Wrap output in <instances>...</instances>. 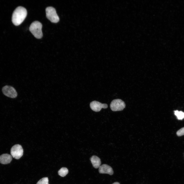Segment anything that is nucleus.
I'll use <instances>...</instances> for the list:
<instances>
[{"instance_id": "1", "label": "nucleus", "mask_w": 184, "mask_h": 184, "mask_svg": "<svg viewBox=\"0 0 184 184\" xmlns=\"http://www.w3.org/2000/svg\"><path fill=\"white\" fill-rule=\"evenodd\" d=\"M27 12L24 7L19 6L14 10L12 16V21L15 26L20 25L26 18Z\"/></svg>"}, {"instance_id": "11", "label": "nucleus", "mask_w": 184, "mask_h": 184, "mask_svg": "<svg viewBox=\"0 0 184 184\" xmlns=\"http://www.w3.org/2000/svg\"><path fill=\"white\" fill-rule=\"evenodd\" d=\"M68 169L65 167L61 168L58 171L59 175L62 177H64L68 173Z\"/></svg>"}, {"instance_id": "6", "label": "nucleus", "mask_w": 184, "mask_h": 184, "mask_svg": "<svg viewBox=\"0 0 184 184\" xmlns=\"http://www.w3.org/2000/svg\"><path fill=\"white\" fill-rule=\"evenodd\" d=\"M2 91L4 95L10 98H15L17 96V93L15 89L11 86L6 85L4 86Z\"/></svg>"}, {"instance_id": "9", "label": "nucleus", "mask_w": 184, "mask_h": 184, "mask_svg": "<svg viewBox=\"0 0 184 184\" xmlns=\"http://www.w3.org/2000/svg\"><path fill=\"white\" fill-rule=\"evenodd\" d=\"M11 155L7 154H4L0 156V163L6 164L10 163L12 160Z\"/></svg>"}, {"instance_id": "15", "label": "nucleus", "mask_w": 184, "mask_h": 184, "mask_svg": "<svg viewBox=\"0 0 184 184\" xmlns=\"http://www.w3.org/2000/svg\"><path fill=\"white\" fill-rule=\"evenodd\" d=\"M112 184H120L118 182H114Z\"/></svg>"}, {"instance_id": "7", "label": "nucleus", "mask_w": 184, "mask_h": 184, "mask_svg": "<svg viewBox=\"0 0 184 184\" xmlns=\"http://www.w3.org/2000/svg\"><path fill=\"white\" fill-rule=\"evenodd\" d=\"M90 106V108L96 112L99 111L102 108L106 109L108 107L107 104L102 103L96 101H94L91 102Z\"/></svg>"}, {"instance_id": "3", "label": "nucleus", "mask_w": 184, "mask_h": 184, "mask_svg": "<svg viewBox=\"0 0 184 184\" xmlns=\"http://www.w3.org/2000/svg\"><path fill=\"white\" fill-rule=\"evenodd\" d=\"M47 18L52 22L56 23L59 20V18L55 9L52 7H48L45 9Z\"/></svg>"}, {"instance_id": "5", "label": "nucleus", "mask_w": 184, "mask_h": 184, "mask_svg": "<svg viewBox=\"0 0 184 184\" xmlns=\"http://www.w3.org/2000/svg\"><path fill=\"white\" fill-rule=\"evenodd\" d=\"M23 150L20 145L17 144L12 147L10 150L12 156L16 159H19L23 155Z\"/></svg>"}, {"instance_id": "14", "label": "nucleus", "mask_w": 184, "mask_h": 184, "mask_svg": "<svg viewBox=\"0 0 184 184\" xmlns=\"http://www.w3.org/2000/svg\"><path fill=\"white\" fill-rule=\"evenodd\" d=\"M176 134L178 136L184 135V127L178 130L176 132Z\"/></svg>"}, {"instance_id": "13", "label": "nucleus", "mask_w": 184, "mask_h": 184, "mask_svg": "<svg viewBox=\"0 0 184 184\" xmlns=\"http://www.w3.org/2000/svg\"><path fill=\"white\" fill-rule=\"evenodd\" d=\"M36 184H49V180L48 177H43L39 180Z\"/></svg>"}, {"instance_id": "10", "label": "nucleus", "mask_w": 184, "mask_h": 184, "mask_svg": "<svg viewBox=\"0 0 184 184\" xmlns=\"http://www.w3.org/2000/svg\"><path fill=\"white\" fill-rule=\"evenodd\" d=\"M90 160L94 168H97L100 166L101 164L100 159L97 156L93 155L91 157Z\"/></svg>"}, {"instance_id": "12", "label": "nucleus", "mask_w": 184, "mask_h": 184, "mask_svg": "<svg viewBox=\"0 0 184 184\" xmlns=\"http://www.w3.org/2000/svg\"><path fill=\"white\" fill-rule=\"evenodd\" d=\"M174 112L178 120H182L184 118V112L182 111L176 110L174 111Z\"/></svg>"}, {"instance_id": "8", "label": "nucleus", "mask_w": 184, "mask_h": 184, "mask_svg": "<svg viewBox=\"0 0 184 184\" xmlns=\"http://www.w3.org/2000/svg\"><path fill=\"white\" fill-rule=\"evenodd\" d=\"M99 168V171L100 173L107 174L111 175L113 174V171L112 168L107 164H103L100 165Z\"/></svg>"}, {"instance_id": "4", "label": "nucleus", "mask_w": 184, "mask_h": 184, "mask_svg": "<svg viewBox=\"0 0 184 184\" xmlns=\"http://www.w3.org/2000/svg\"><path fill=\"white\" fill-rule=\"evenodd\" d=\"M124 102L120 99H115L111 102L110 107L111 109L113 111H121L125 107Z\"/></svg>"}, {"instance_id": "2", "label": "nucleus", "mask_w": 184, "mask_h": 184, "mask_svg": "<svg viewBox=\"0 0 184 184\" xmlns=\"http://www.w3.org/2000/svg\"><path fill=\"white\" fill-rule=\"evenodd\" d=\"M42 25L38 21L32 22L30 26L29 29L34 37L37 39H40L43 36L42 31Z\"/></svg>"}]
</instances>
